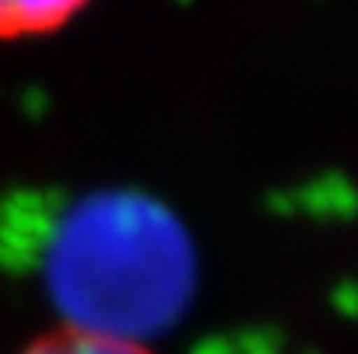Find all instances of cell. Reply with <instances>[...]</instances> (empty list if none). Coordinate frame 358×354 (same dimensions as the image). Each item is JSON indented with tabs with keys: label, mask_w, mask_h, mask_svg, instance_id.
<instances>
[{
	"label": "cell",
	"mask_w": 358,
	"mask_h": 354,
	"mask_svg": "<svg viewBox=\"0 0 358 354\" xmlns=\"http://www.w3.org/2000/svg\"><path fill=\"white\" fill-rule=\"evenodd\" d=\"M63 327L139 341L167 334L199 288V250L160 198L105 188L63 209L42 253Z\"/></svg>",
	"instance_id": "6da1fadb"
},
{
	"label": "cell",
	"mask_w": 358,
	"mask_h": 354,
	"mask_svg": "<svg viewBox=\"0 0 358 354\" xmlns=\"http://www.w3.org/2000/svg\"><path fill=\"white\" fill-rule=\"evenodd\" d=\"M91 0H0V42L38 38L66 28Z\"/></svg>",
	"instance_id": "7a4b0ae2"
},
{
	"label": "cell",
	"mask_w": 358,
	"mask_h": 354,
	"mask_svg": "<svg viewBox=\"0 0 358 354\" xmlns=\"http://www.w3.org/2000/svg\"><path fill=\"white\" fill-rule=\"evenodd\" d=\"M17 354H153L139 341H122V337H105V334H91V330H77V327H52L45 334H38L35 341H28Z\"/></svg>",
	"instance_id": "3957f363"
}]
</instances>
